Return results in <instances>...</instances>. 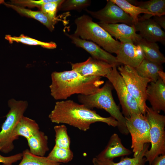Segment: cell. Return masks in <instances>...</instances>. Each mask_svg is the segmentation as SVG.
<instances>
[{
  "instance_id": "2",
  "label": "cell",
  "mask_w": 165,
  "mask_h": 165,
  "mask_svg": "<svg viewBox=\"0 0 165 165\" xmlns=\"http://www.w3.org/2000/svg\"><path fill=\"white\" fill-rule=\"evenodd\" d=\"M50 94L56 100H66L74 94L87 95L96 92L104 82L101 77L84 76L73 70L51 74Z\"/></svg>"
},
{
  "instance_id": "31",
  "label": "cell",
  "mask_w": 165,
  "mask_h": 165,
  "mask_svg": "<svg viewBox=\"0 0 165 165\" xmlns=\"http://www.w3.org/2000/svg\"><path fill=\"white\" fill-rule=\"evenodd\" d=\"M63 0H51L49 2L44 3L41 6V11L46 15L50 18L57 21L56 17L57 9Z\"/></svg>"
},
{
  "instance_id": "38",
  "label": "cell",
  "mask_w": 165,
  "mask_h": 165,
  "mask_svg": "<svg viewBox=\"0 0 165 165\" xmlns=\"http://www.w3.org/2000/svg\"><path fill=\"white\" fill-rule=\"evenodd\" d=\"M76 165V164H71V165Z\"/></svg>"
},
{
  "instance_id": "32",
  "label": "cell",
  "mask_w": 165,
  "mask_h": 165,
  "mask_svg": "<svg viewBox=\"0 0 165 165\" xmlns=\"http://www.w3.org/2000/svg\"><path fill=\"white\" fill-rule=\"evenodd\" d=\"M22 153H19L9 156H4L0 154V163L4 165H12L18 161L21 160L22 157Z\"/></svg>"
},
{
  "instance_id": "20",
  "label": "cell",
  "mask_w": 165,
  "mask_h": 165,
  "mask_svg": "<svg viewBox=\"0 0 165 165\" xmlns=\"http://www.w3.org/2000/svg\"><path fill=\"white\" fill-rule=\"evenodd\" d=\"M128 14L133 20V24L139 20L148 19L153 16L147 10L134 6L126 0H111Z\"/></svg>"
},
{
  "instance_id": "1",
  "label": "cell",
  "mask_w": 165,
  "mask_h": 165,
  "mask_svg": "<svg viewBox=\"0 0 165 165\" xmlns=\"http://www.w3.org/2000/svg\"><path fill=\"white\" fill-rule=\"evenodd\" d=\"M50 121L57 124H67L83 131L89 130L91 125L102 122L114 127L118 123L111 116L104 117L96 111L72 100L58 101L49 115Z\"/></svg>"
},
{
  "instance_id": "27",
  "label": "cell",
  "mask_w": 165,
  "mask_h": 165,
  "mask_svg": "<svg viewBox=\"0 0 165 165\" xmlns=\"http://www.w3.org/2000/svg\"><path fill=\"white\" fill-rule=\"evenodd\" d=\"M47 157L50 160L57 163H67L73 159L74 153L70 149L54 146Z\"/></svg>"
},
{
  "instance_id": "36",
  "label": "cell",
  "mask_w": 165,
  "mask_h": 165,
  "mask_svg": "<svg viewBox=\"0 0 165 165\" xmlns=\"http://www.w3.org/2000/svg\"><path fill=\"white\" fill-rule=\"evenodd\" d=\"M159 78L165 83V73L163 70L160 71L158 72Z\"/></svg>"
},
{
  "instance_id": "26",
  "label": "cell",
  "mask_w": 165,
  "mask_h": 165,
  "mask_svg": "<svg viewBox=\"0 0 165 165\" xmlns=\"http://www.w3.org/2000/svg\"><path fill=\"white\" fill-rule=\"evenodd\" d=\"M22 153V159L18 165H64L53 161L47 157L35 155L28 149L24 150Z\"/></svg>"
},
{
  "instance_id": "35",
  "label": "cell",
  "mask_w": 165,
  "mask_h": 165,
  "mask_svg": "<svg viewBox=\"0 0 165 165\" xmlns=\"http://www.w3.org/2000/svg\"><path fill=\"white\" fill-rule=\"evenodd\" d=\"M151 165H165V154L161 155L156 157Z\"/></svg>"
},
{
  "instance_id": "17",
  "label": "cell",
  "mask_w": 165,
  "mask_h": 165,
  "mask_svg": "<svg viewBox=\"0 0 165 165\" xmlns=\"http://www.w3.org/2000/svg\"><path fill=\"white\" fill-rule=\"evenodd\" d=\"M131 150L125 147L116 133L113 134L105 148L96 157L98 158L113 160L116 157L131 154Z\"/></svg>"
},
{
  "instance_id": "7",
  "label": "cell",
  "mask_w": 165,
  "mask_h": 165,
  "mask_svg": "<svg viewBox=\"0 0 165 165\" xmlns=\"http://www.w3.org/2000/svg\"><path fill=\"white\" fill-rule=\"evenodd\" d=\"M117 69L129 92L136 101L141 112L145 115L147 107L146 91L151 81L139 75L135 68L130 66L122 65L118 66Z\"/></svg>"
},
{
  "instance_id": "13",
  "label": "cell",
  "mask_w": 165,
  "mask_h": 165,
  "mask_svg": "<svg viewBox=\"0 0 165 165\" xmlns=\"http://www.w3.org/2000/svg\"><path fill=\"white\" fill-rule=\"evenodd\" d=\"M120 49L116 54L117 62L120 64L135 68L144 58L139 46L130 42H121Z\"/></svg>"
},
{
  "instance_id": "29",
  "label": "cell",
  "mask_w": 165,
  "mask_h": 165,
  "mask_svg": "<svg viewBox=\"0 0 165 165\" xmlns=\"http://www.w3.org/2000/svg\"><path fill=\"white\" fill-rule=\"evenodd\" d=\"M5 38L10 43H12L13 42H20L31 45H39L44 48L50 49H54L57 47V45L55 42H43L24 35H21L19 37H12L10 35H6Z\"/></svg>"
},
{
  "instance_id": "4",
  "label": "cell",
  "mask_w": 165,
  "mask_h": 165,
  "mask_svg": "<svg viewBox=\"0 0 165 165\" xmlns=\"http://www.w3.org/2000/svg\"><path fill=\"white\" fill-rule=\"evenodd\" d=\"M76 29L73 34L81 38L93 42L110 53H118L121 45L92 18L83 15L75 20Z\"/></svg>"
},
{
  "instance_id": "9",
  "label": "cell",
  "mask_w": 165,
  "mask_h": 165,
  "mask_svg": "<svg viewBox=\"0 0 165 165\" xmlns=\"http://www.w3.org/2000/svg\"><path fill=\"white\" fill-rule=\"evenodd\" d=\"M105 77L116 91L121 106L122 113L125 118L129 117L133 114L141 113L135 99L129 92L116 65H113L111 72Z\"/></svg>"
},
{
  "instance_id": "24",
  "label": "cell",
  "mask_w": 165,
  "mask_h": 165,
  "mask_svg": "<svg viewBox=\"0 0 165 165\" xmlns=\"http://www.w3.org/2000/svg\"><path fill=\"white\" fill-rule=\"evenodd\" d=\"M4 4L6 6L11 8L20 14L39 21L50 31H53L54 29V25L57 21L52 20L41 11H34L12 4L5 3Z\"/></svg>"
},
{
  "instance_id": "5",
  "label": "cell",
  "mask_w": 165,
  "mask_h": 165,
  "mask_svg": "<svg viewBox=\"0 0 165 165\" xmlns=\"http://www.w3.org/2000/svg\"><path fill=\"white\" fill-rule=\"evenodd\" d=\"M8 105L10 109L0 131V151L5 153L14 149L13 142L17 140L14 135L15 130L28 106L27 101L14 98L9 100Z\"/></svg>"
},
{
  "instance_id": "34",
  "label": "cell",
  "mask_w": 165,
  "mask_h": 165,
  "mask_svg": "<svg viewBox=\"0 0 165 165\" xmlns=\"http://www.w3.org/2000/svg\"><path fill=\"white\" fill-rule=\"evenodd\" d=\"M152 19L161 28L165 29V17L164 15L153 16Z\"/></svg>"
},
{
  "instance_id": "8",
  "label": "cell",
  "mask_w": 165,
  "mask_h": 165,
  "mask_svg": "<svg viewBox=\"0 0 165 165\" xmlns=\"http://www.w3.org/2000/svg\"><path fill=\"white\" fill-rule=\"evenodd\" d=\"M125 118L127 128L131 137V148L135 157L145 144L150 143L149 124L146 116L141 113L133 114Z\"/></svg>"
},
{
  "instance_id": "12",
  "label": "cell",
  "mask_w": 165,
  "mask_h": 165,
  "mask_svg": "<svg viewBox=\"0 0 165 165\" xmlns=\"http://www.w3.org/2000/svg\"><path fill=\"white\" fill-rule=\"evenodd\" d=\"M65 35L76 46L82 48L88 52L92 58L117 66L120 64L117 61L116 57L106 51L96 44L91 41L82 39L73 34L66 33Z\"/></svg>"
},
{
  "instance_id": "10",
  "label": "cell",
  "mask_w": 165,
  "mask_h": 165,
  "mask_svg": "<svg viewBox=\"0 0 165 165\" xmlns=\"http://www.w3.org/2000/svg\"><path fill=\"white\" fill-rule=\"evenodd\" d=\"M107 2L105 7L99 10L93 11L86 9L85 11L93 18L99 20V23L113 24L122 23L133 25V20L128 14L111 0Z\"/></svg>"
},
{
  "instance_id": "21",
  "label": "cell",
  "mask_w": 165,
  "mask_h": 165,
  "mask_svg": "<svg viewBox=\"0 0 165 165\" xmlns=\"http://www.w3.org/2000/svg\"><path fill=\"white\" fill-rule=\"evenodd\" d=\"M48 140V136L39 130L27 140L30 152L37 156H44L49 150Z\"/></svg>"
},
{
  "instance_id": "16",
  "label": "cell",
  "mask_w": 165,
  "mask_h": 165,
  "mask_svg": "<svg viewBox=\"0 0 165 165\" xmlns=\"http://www.w3.org/2000/svg\"><path fill=\"white\" fill-rule=\"evenodd\" d=\"M148 85L146 91V100L153 110L160 113L165 111V83L160 78Z\"/></svg>"
},
{
  "instance_id": "22",
  "label": "cell",
  "mask_w": 165,
  "mask_h": 165,
  "mask_svg": "<svg viewBox=\"0 0 165 165\" xmlns=\"http://www.w3.org/2000/svg\"><path fill=\"white\" fill-rule=\"evenodd\" d=\"M39 129V126L35 121L24 116L17 125L14 135L16 139L21 136L27 140L38 132Z\"/></svg>"
},
{
  "instance_id": "28",
  "label": "cell",
  "mask_w": 165,
  "mask_h": 165,
  "mask_svg": "<svg viewBox=\"0 0 165 165\" xmlns=\"http://www.w3.org/2000/svg\"><path fill=\"white\" fill-rule=\"evenodd\" d=\"M55 133V145L70 149L71 139L68 135L66 126L64 124L56 125L54 127Z\"/></svg>"
},
{
  "instance_id": "14",
  "label": "cell",
  "mask_w": 165,
  "mask_h": 165,
  "mask_svg": "<svg viewBox=\"0 0 165 165\" xmlns=\"http://www.w3.org/2000/svg\"><path fill=\"white\" fill-rule=\"evenodd\" d=\"M133 25L142 38L149 42L165 44V33L152 19L138 21Z\"/></svg>"
},
{
  "instance_id": "33",
  "label": "cell",
  "mask_w": 165,
  "mask_h": 165,
  "mask_svg": "<svg viewBox=\"0 0 165 165\" xmlns=\"http://www.w3.org/2000/svg\"><path fill=\"white\" fill-rule=\"evenodd\" d=\"M51 0H41L35 1L31 0H18L14 1V3L22 6H40L44 3L51 1Z\"/></svg>"
},
{
  "instance_id": "37",
  "label": "cell",
  "mask_w": 165,
  "mask_h": 165,
  "mask_svg": "<svg viewBox=\"0 0 165 165\" xmlns=\"http://www.w3.org/2000/svg\"><path fill=\"white\" fill-rule=\"evenodd\" d=\"M2 2H3V1H0V4H1Z\"/></svg>"
},
{
  "instance_id": "6",
  "label": "cell",
  "mask_w": 165,
  "mask_h": 165,
  "mask_svg": "<svg viewBox=\"0 0 165 165\" xmlns=\"http://www.w3.org/2000/svg\"><path fill=\"white\" fill-rule=\"evenodd\" d=\"M145 116L149 126L151 147L145 153L144 157L151 165L158 156L165 154V116L147 107Z\"/></svg>"
},
{
  "instance_id": "30",
  "label": "cell",
  "mask_w": 165,
  "mask_h": 165,
  "mask_svg": "<svg viewBox=\"0 0 165 165\" xmlns=\"http://www.w3.org/2000/svg\"><path fill=\"white\" fill-rule=\"evenodd\" d=\"M91 2V1L89 0H63L59 7L63 11H80L90 6Z\"/></svg>"
},
{
  "instance_id": "25",
  "label": "cell",
  "mask_w": 165,
  "mask_h": 165,
  "mask_svg": "<svg viewBox=\"0 0 165 165\" xmlns=\"http://www.w3.org/2000/svg\"><path fill=\"white\" fill-rule=\"evenodd\" d=\"M127 1L134 6L147 10L153 16H160L165 14V0H150L146 1Z\"/></svg>"
},
{
  "instance_id": "15",
  "label": "cell",
  "mask_w": 165,
  "mask_h": 165,
  "mask_svg": "<svg viewBox=\"0 0 165 165\" xmlns=\"http://www.w3.org/2000/svg\"><path fill=\"white\" fill-rule=\"evenodd\" d=\"M112 37L120 40L121 42H130L135 44L141 37L136 33L134 26L124 23L108 24L97 23Z\"/></svg>"
},
{
  "instance_id": "19",
  "label": "cell",
  "mask_w": 165,
  "mask_h": 165,
  "mask_svg": "<svg viewBox=\"0 0 165 165\" xmlns=\"http://www.w3.org/2000/svg\"><path fill=\"white\" fill-rule=\"evenodd\" d=\"M149 145L145 144L142 150L136 156L131 158L122 156L119 161L115 162L113 160H108L98 158L96 157L93 158V165H145L146 161L144 157L146 151L148 149Z\"/></svg>"
},
{
  "instance_id": "3",
  "label": "cell",
  "mask_w": 165,
  "mask_h": 165,
  "mask_svg": "<svg viewBox=\"0 0 165 165\" xmlns=\"http://www.w3.org/2000/svg\"><path fill=\"white\" fill-rule=\"evenodd\" d=\"M113 87L109 81L95 93L90 95H79L78 98L81 104L92 109H102L108 112L118 123L117 127L120 132L124 135L129 133L126 125V119L115 101L112 93Z\"/></svg>"
},
{
  "instance_id": "11",
  "label": "cell",
  "mask_w": 165,
  "mask_h": 165,
  "mask_svg": "<svg viewBox=\"0 0 165 165\" xmlns=\"http://www.w3.org/2000/svg\"><path fill=\"white\" fill-rule=\"evenodd\" d=\"M71 65L72 70L83 76L100 77H105L109 74L114 65L91 57L85 61L71 63Z\"/></svg>"
},
{
  "instance_id": "23",
  "label": "cell",
  "mask_w": 165,
  "mask_h": 165,
  "mask_svg": "<svg viewBox=\"0 0 165 165\" xmlns=\"http://www.w3.org/2000/svg\"><path fill=\"white\" fill-rule=\"evenodd\" d=\"M135 69L139 75L147 78L151 82L157 80L159 78V72L163 70L162 64L150 61L145 58Z\"/></svg>"
},
{
  "instance_id": "18",
  "label": "cell",
  "mask_w": 165,
  "mask_h": 165,
  "mask_svg": "<svg viewBox=\"0 0 165 165\" xmlns=\"http://www.w3.org/2000/svg\"><path fill=\"white\" fill-rule=\"evenodd\" d=\"M134 44L140 46L145 58L162 65L165 62V57L156 42L148 41L140 37Z\"/></svg>"
}]
</instances>
